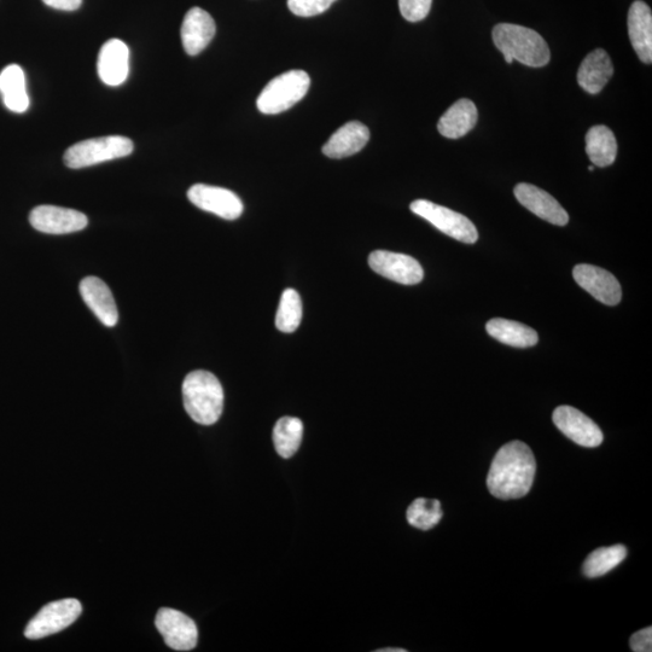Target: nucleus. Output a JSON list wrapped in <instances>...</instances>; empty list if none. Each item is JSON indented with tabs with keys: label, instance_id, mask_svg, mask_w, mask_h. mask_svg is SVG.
<instances>
[{
	"label": "nucleus",
	"instance_id": "obj_34",
	"mask_svg": "<svg viewBox=\"0 0 652 652\" xmlns=\"http://www.w3.org/2000/svg\"><path fill=\"white\" fill-rule=\"evenodd\" d=\"M589 171H591V172L595 171V167L590 166V167H589Z\"/></svg>",
	"mask_w": 652,
	"mask_h": 652
},
{
	"label": "nucleus",
	"instance_id": "obj_22",
	"mask_svg": "<svg viewBox=\"0 0 652 652\" xmlns=\"http://www.w3.org/2000/svg\"><path fill=\"white\" fill-rule=\"evenodd\" d=\"M486 330L493 339L516 348H528L537 345L539 336L537 331L525 324L503 318L489 320Z\"/></svg>",
	"mask_w": 652,
	"mask_h": 652
},
{
	"label": "nucleus",
	"instance_id": "obj_33",
	"mask_svg": "<svg viewBox=\"0 0 652 652\" xmlns=\"http://www.w3.org/2000/svg\"><path fill=\"white\" fill-rule=\"evenodd\" d=\"M377 652H406V650L405 649H395V648L394 649H388L387 648V649L377 650Z\"/></svg>",
	"mask_w": 652,
	"mask_h": 652
},
{
	"label": "nucleus",
	"instance_id": "obj_26",
	"mask_svg": "<svg viewBox=\"0 0 652 652\" xmlns=\"http://www.w3.org/2000/svg\"><path fill=\"white\" fill-rule=\"evenodd\" d=\"M627 557V549L624 545L601 547L593 551L584 563V574L587 578L595 579L615 569L624 562Z\"/></svg>",
	"mask_w": 652,
	"mask_h": 652
},
{
	"label": "nucleus",
	"instance_id": "obj_30",
	"mask_svg": "<svg viewBox=\"0 0 652 652\" xmlns=\"http://www.w3.org/2000/svg\"><path fill=\"white\" fill-rule=\"evenodd\" d=\"M433 0H399L400 13L409 22L426 19L432 9Z\"/></svg>",
	"mask_w": 652,
	"mask_h": 652
},
{
	"label": "nucleus",
	"instance_id": "obj_32",
	"mask_svg": "<svg viewBox=\"0 0 652 652\" xmlns=\"http://www.w3.org/2000/svg\"><path fill=\"white\" fill-rule=\"evenodd\" d=\"M48 7L62 11H75L81 7L83 0H43Z\"/></svg>",
	"mask_w": 652,
	"mask_h": 652
},
{
	"label": "nucleus",
	"instance_id": "obj_13",
	"mask_svg": "<svg viewBox=\"0 0 652 652\" xmlns=\"http://www.w3.org/2000/svg\"><path fill=\"white\" fill-rule=\"evenodd\" d=\"M573 276L580 287L590 293L593 298L608 306L619 305L622 290L619 281L613 273L592 265L574 267Z\"/></svg>",
	"mask_w": 652,
	"mask_h": 652
},
{
	"label": "nucleus",
	"instance_id": "obj_10",
	"mask_svg": "<svg viewBox=\"0 0 652 652\" xmlns=\"http://www.w3.org/2000/svg\"><path fill=\"white\" fill-rule=\"evenodd\" d=\"M369 265L377 275L399 284L415 285L423 281V267L409 255L376 250L369 256Z\"/></svg>",
	"mask_w": 652,
	"mask_h": 652
},
{
	"label": "nucleus",
	"instance_id": "obj_16",
	"mask_svg": "<svg viewBox=\"0 0 652 652\" xmlns=\"http://www.w3.org/2000/svg\"><path fill=\"white\" fill-rule=\"evenodd\" d=\"M97 69L104 84H124L130 73V50L127 45L119 39L108 40L98 56Z\"/></svg>",
	"mask_w": 652,
	"mask_h": 652
},
{
	"label": "nucleus",
	"instance_id": "obj_2",
	"mask_svg": "<svg viewBox=\"0 0 652 652\" xmlns=\"http://www.w3.org/2000/svg\"><path fill=\"white\" fill-rule=\"evenodd\" d=\"M492 39L508 64L516 60L525 66L540 68L551 60L549 45L531 28L499 23L493 28Z\"/></svg>",
	"mask_w": 652,
	"mask_h": 652
},
{
	"label": "nucleus",
	"instance_id": "obj_19",
	"mask_svg": "<svg viewBox=\"0 0 652 652\" xmlns=\"http://www.w3.org/2000/svg\"><path fill=\"white\" fill-rule=\"evenodd\" d=\"M369 139V128L362 122H347L324 144L323 154L330 159H343L358 154L368 144Z\"/></svg>",
	"mask_w": 652,
	"mask_h": 652
},
{
	"label": "nucleus",
	"instance_id": "obj_25",
	"mask_svg": "<svg viewBox=\"0 0 652 652\" xmlns=\"http://www.w3.org/2000/svg\"><path fill=\"white\" fill-rule=\"evenodd\" d=\"M302 436H304V423L295 417H283L273 429V442L276 451L283 458L293 457L298 452Z\"/></svg>",
	"mask_w": 652,
	"mask_h": 652
},
{
	"label": "nucleus",
	"instance_id": "obj_20",
	"mask_svg": "<svg viewBox=\"0 0 652 652\" xmlns=\"http://www.w3.org/2000/svg\"><path fill=\"white\" fill-rule=\"evenodd\" d=\"M613 74L614 66L607 51L597 49L590 52L582 61L578 72V83L587 93L597 95L609 83Z\"/></svg>",
	"mask_w": 652,
	"mask_h": 652
},
{
	"label": "nucleus",
	"instance_id": "obj_17",
	"mask_svg": "<svg viewBox=\"0 0 652 652\" xmlns=\"http://www.w3.org/2000/svg\"><path fill=\"white\" fill-rule=\"evenodd\" d=\"M81 298L101 322L112 328L118 323L119 311L112 291L97 277H86L80 283Z\"/></svg>",
	"mask_w": 652,
	"mask_h": 652
},
{
	"label": "nucleus",
	"instance_id": "obj_23",
	"mask_svg": "<svg viewBox=\"0 0 652 652\" xmlns=\"http://www.w3.org/2000/svg\"><path fill=\"white\" fill-rule=\"evenodd\" d=\"M0 93H2L5 107L11 112L25 113L28 109L26 75L17 64H10L0 73Z\"/></svg>",
	"mask_w": 652,
	"mask_h": 652
},
{
	"label": "nucleus",
	"instance_id": "obj_9",
	"mask_svg": "<svg viewBox=\"0 0 652 652\" xmlns=\"http://www.w3.org/2000/svg\"><path fill=\"white\" fill-rule=\"evenodd\" d=\"M188 199L202 211L213 213L225 220H236L243 213V203L235 192L218 186L196 184L188 191Z\"/></svg>",
	"mask_w": 652,
	"mask_h": 652
},
{
	"label": "nucleus",
	"instance_id": "obj_8",
	"mask_svg": "<svg viewBox=\"0 0 652 652\" xmlns=\"http://www.w3.org/2000/svg\"><path fill=\"white\" fill-rule=\"evenodd\" d=\"M155 625L171 649L190 651L199 642L195 621L178 610L162 608L157 611Z\"/></svg>",
	"mask_w": 652,
	"mask_h": 652
},
{
	"label": "nucleus",
	"instance_id": "obj_28",
	"mask_svg": "<svg viewBox=\"0 0 652 652\" xmlns=\"http://www.w3.org/2000/svg\"><path fill=\"white\" fill-rule=\"evenodd\" d=\"M444 512L439 500L418 498L407 509L406 517L412 527L430 531L439 525Z\"/></svg>",
	"mask_w": 652,
	"mask_h": 652
},
{
	"label": "nucleus",
	"instance_id": "obj_7",
	"mask_svg": "<svg viewBox=\"0 0 652 652\" xmlns=\"http://www.w3.org/2000/svg\"><path fill=\"white\" fill-rule=\"evenodd\" d=\"M83 611L78 599H61L45 605L33 617L26 627L25 636L28 639H42L56 634L74 624Z\"/></svg>",
	"mask_w": 652,
	"mask_h": 652
},
{
	"label": "nucleus",
	"instance_id": "obj_6",
	"mask_svg": "<svg viewBox=\"0 0 652 652\" xmlns=\"http://www.w3.org/2000/svg\"><path fill=\"white\" fill-rule=\"evenodd\" d=\"M410 208L418 217L426 219L436 229L454 240L467 244H474L479 240V232L475 225L461 213L427 200L413 201Z\"/></svg>",
	"mask_w": 652,
	"mask_h": 652
},
{
	"label": "nucleus",
	"instance_id": "obj_14",
	"mask_svg": "<svg viewBox=\"0 0 652 652\" xmlns=\"http://www.w3.org/2000/svg\"><path fill=\"white\" fill-rule=\"evenodd\" d=\"M514 192L517 201L540 219L557 226L568 224V213L549 192L527 183L516 185Z\"/></svg>",
	"mask_w": 652,
	"mask_h": 652
},
{
	"label": "nucleus",
	"instance_id": "obj_4",
	"mask_svg": "<svg viewBox=\"0 0 652 652\" xmlns=\"http://www.w3.org/2000/svg\"><path fill=\"white\" fill-rule=\"evenodd\" d=\"M311 78L304 71H289L272 79L261 91L256 107L265 115H276L293 108L310 90Z\"/></svg>",
	"mask_w": 652,
	"mask_h": 652
},
{
	"label": "nucleus",
	"instance_id": "obj_11",
	"mask_svg": "<svg viewBox=\"0 0 652 652\" xmlns=\"http://www.w3.org/2000/svg\"><path fill=\"white\" fill-rule=\"evenodd\" d=\"M34 229L49 235H67L84 230L89 220L85 214L74 209L39 206L29 214Z\"/></svg>",
	"mask_w": 652,
	"mask_h": 652
},
{
	"label": "nucleus",
	"instance_id": "obj_29",
	"mask_svg": "<svg viewBox=\"0 0 652 652\" xmlns=\"http://www.w3.org/2000/svg\"><path fill=\"white\" fill-rule=\"evenodd\" d=\"M336 0H288L291 13L300 17H312L325 13Z\"/></svg>",
	"mask_w": 652,
	"mask_h": 652
},
{
	"label": "nucleus",
	"instance_id": "obj_31",
	"mask_svg": "<svg viewBox=\"0 0 652 652\" xmlns=\"http://www.w3.org/2000/svg\"><path fill=\"white\" fill-rule=\"evenodd\" d=\"M630 645L634 652H651L652 628L646 627L644 630L634 633L631 637Z\"/></svg>",
	"mask_w": 652,
	"mask_h": 652
},
{
	"label": "nucleus",
	"instance_id": "obj_1",
	"mask_svg": "<svg viewBox=\"0 0 652 652\" xmlns=\"http://www.w3.org/2000/svg\"><path fill=\"white\" fill-rule=\"evenodd\" d=\"M537 462L525 442L512 441L494 457L487 476V487L493 497L503 500L527 496L533 486Z\"/></svg>",
	"mask_w": 652,
	"mask_h": 652
},
{
	"label": "nucleus",
	"instance_id": "obj_27",
	"mask_svg": "<svg viewBox=\"0 0 652 652\" xmlns=\"http://www.w3.org/2000/svg\"><path fill=\"white\" fill-rule=\"evenodd\" d=\"M302 320V301L298 291L284 290L276 316V326L285 334L299 329Z\"/></svg>",
	"mask_w": 652,
	"mask_h": 652
},
{
	"label": "nucleus",
	"instance_id": "obj_24",
	"mask_svg": "<svg viewBox=\"0 0 652 652\" xmlns=\"http://www.w3.org/2000/svg\"><path fill=\"white\" fill-rule=\"evenodd\" d=\"M586 153L593 166L604 168L613 165L617 155V142L609 127L598 125L586 135Z\"/></svg>",
	"mask_w": 652,
	"mask_h": 652
},
{
	"label": "nucleus",
	"instance_id": "obj_5",
	"mask_svg": "<svg viewBox=\"0 0 652 652\" xmlns=\"http://www.w3.org/2000/svg\"><path fill=\"white\" fill-rule=\"evenodd\" d=\"M133 153L131 139L122 136H108L87 139L69 148L64 154V163L73 170L98 165V163L121 159Z\"/></svg>",
	"mask_w": 652,
	"mask_h": 652
},
{
	"label": "nucleus",
	"instance_id": "obj_21",
	"mask_svg": "<svg viewBox=\"0 0 652 652\" xmlns=\"http://www.w3.org/2000/svg\"><path fill=\"white\" fill-rule=\"evenodd\" d=\"M479 119V113L474 102L463 98L453 104L447 112L441 116L438 130L441 136L448 139H459L468 135L473 130Z\"/></svg>",
	"mask_w": 652,
	"mask_h": 652
},
{
	"label": "nucleus",
	"instance_id": "obj_18",
	"mask_svg": "<svg viewBox=\"0 0 652 652\" xmlns=\"http://www.w3.org/2000/svg\"><path fill=\"white\" fill-rule=\"evenodd\" d=\"M628 34L640 61L652 62V13L648 4L637 0L628 11Z\"/></svg>",
	"mask_w": 652,
	"mask_h": 652
},
{
	"label": "nucleus",
	"instance_id": "obj_3",
	"mask_svg": "<svg viewBox=\"0 0 652 652\" xmlns=\"http://www.w3.org/2000/svg\"><path fill=\"white\" fill-rule=\"evenodd\" d=\"M184 407L188 415L202 426L217 423L224 409V389L211 372H190L183 383Z\"/></svg>",
	"mask_w": 652,
	"mask_h": 652
},
{
	"label": "nucleus",
	"instance_id": "obj_12",
	"mask_svg": "<svg viewBox=\"0 0 652 652\" xmlns=\"http://www.w3.org/2000/svg\"><path fill=\"white\" fill-rule=\"evenodd\" d=\"M553 423L568 439L582 447L602 445L603 433L597 424L572 406H560L553 412Z\"/></svg>",
	"mask_w": 652,
	"mask_h": 652
},
{
	"label": "nucleus",
	"instance_id": "obj_15",
	"mask_svg": "<svg viewBox=\"0 0 652 652\" xmlns=\"http://www.w3.org/2000/svg\"><path fill=\"white\" fill-rule=\"evenodd\" d=\"M217 32L213 17L201 8H192L186 13L180 31L186 54L196 56L207 48Z\"/></svg>",
	"mask_w": 652,
	"mask_h": 652
}]
</instances>
